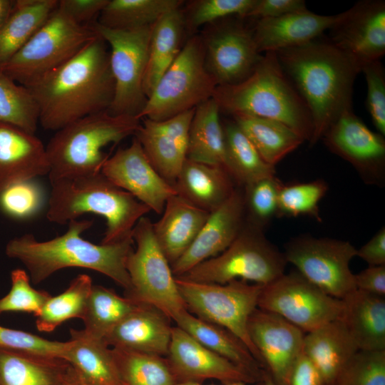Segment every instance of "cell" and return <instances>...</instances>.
Instances as JSON below:
<instances>
[{"label":"cell","instance_id":"obj_45","mask_svg":"<svg viewBox=\"0 0 385 385\" xmlns=\"http://www.w3.org/2000/svg\"><path fill=\"white\" fill-rule=\"evenodd\" d=\"M256 0H195L183 9L186 31L192 32L201 26L219 20L239 16L245 19Z\"/></svg>","mask_w":385,"mask_h":385},{"label":"cell","instance_id":"obj_1","mask_svg":"<svg viewBox=\"0 0 385 385\" xmlns=\"http://www.w3.org/2000/svg\"><path fill=\"white\" fill-rule=\"evenodd\" d=\"M107 48L98 34L71 58L28 87L44 129L57 131L88 115L108 111L114 80Z\"/></svg>","mask_w":385,"mask_h":385},{"label":"cell","instance_id":"obj_41","mask_svg":"<svg viewBox=\"0 0 385 385\" xmlns=\"http://www.w3.org/2000/svg\"><path fill=\"white\" fill-rule=\"evenodd\" d=\"M111 349L124 385H175L165 357Z\"/></svg>","mask_w":385,"mask_h":385},{"label":"cell","instance_id":"obj_11","mask_svg":"<svg viewBox=\"0 0 385 385\" xmlns=\"http://www.w3.org/2000/svg\"><path fill=\"white\" fill-rule=\"evenodd\" d=\"M186 309L195 317L221 326L240 339L264 369L247 330L250 317L258 307L263 285L232 280L226 284L195 282L175 277Z\"/></svg>","mask_w":385,"mask_h":385},{"label":"cell","instance_id":"obj_28","mask_svg":"<svg viewBox=\"0 0 385 385\" xmlns=\"http://www.w3.org/2000/svg\"><path fill=\"white\" fill-rule=\"evenodd\" d=\"M73 370L59 356L0 347V385H63Z\"/></svg>","mask_w":385,"mask_h":385},{"label":"cell","instance_id":"obj_55","mask_svg":"<svg viewBox=\"0 0 385 385\" xmlns=\"http://www.w3.org/2000/svg\"><path fill=\"white\" fill-rule=\"evenodd\" d=\"M356 257L369 266L385 265V227H381L366 243L356 249Z\"/></svg>","mask_w":385,"mask_h":385},{"label":"cell","instance_id":"obj_60","mask_svg":"<svg viewBox=\"0 0 385 385\" xmlns=\"http://www.w3.org/2000/svg\"><path fill=\"white\" fill-rule=\"evenodd\" d=\"M325 385H336L335 384H326Z\"/></svg>","mask_w":385,"mask_h":385},{"label":"cell","instance_id":"obj_19","mask_svg":"<svg viewBox=\"0 0 385 385\" xmlns=\"http://www.w3.org/2000/svg\"><path fill=\"white\" fill-rule=\"evenodd\" d=\"M101 173L158 215L167 200L177 194L175 186L154 168L135 137L128 147L119 148L107 159Z\"/></svg>","mask_w":385,"mask_h":385},{"label":"cell","instance_id":"obj_20","mask_svg":"<svg viewBox=\"0 0 385 385\" xmlns=\"http://www.w3.org/2000/svg\"><path fill=\"white\" fill-rule=\"evenodd\" d=\"M247 330L264 369L277 385H285L294 362L303 352L304 332L281 316L258 307L250 317Z\"/></svg>","mask_w":385,"mask_h":385},{"label":"cell","instance_id":"obj_48","mask_svg":"<svg viewBox=\"0 0 385 385\" xmlns=\"http://www.w3.org/2000/svg\"><path fill=\"white\" fill-rule=\"evenodd\" d=\"M11 281L10 291L0 299V314L22 312L36 316L51 296L46 291L32 287L30 277L24 270L11 271Z\"/></svg>","mask_w":385,"mask_h":385},{"label":"cell","instance_id":"obj_26","mask_svg":"<svg viewBox=\"0 0 385 385\" xmlns=\"http://www.w3.org/2000/svg\"><path fill=\"white\" fill-rule=\"evenodd\" d=\"M160 218L153 222L155 237L170 265L189 248L210 212L178 195L166 201Z\"/></svg>","mask_w":385,"mask_h":385},{"label":"cell","instance_id":"obj_47","mask_svg":"<svg viewBox=\"0 0 385 385\" xmlns=\"http://www.w3.org/2000/svg\"><path fill=\"white\" fill-rule=\"evenodd\" d=\"M44 192L34 179L11 184L0 192V210L16 220L29 218L41 209Z\"/></svg>","mask_w":385,"mask_h":385},{"label":"cell","instance_id":"obj_40","mask_svg":"<svg viewBox=\"0 0 385 385\" xmlns=\"http://www.w3.org/2000/svg\"><path fill=\"white\" fill-rule=\"evenodd\" d=\"M92 286L90 276L79 274L62 293L51 296L35 316L38 331L51 332L66 320L82 319Z\"/></svg>","mask_w":385,"mask_h":385},{"label":"cell","instance_id":"obj_12","mask_svg":"<svg viewBox=\"0 0 385 385\" xmlns=\"http://www.w3.org/2000/svg\"><path fill=\"white\" fill-rule=\"evenodd\" d=\"M91 26L110 48L114 95L108 112L137 117L147 101L143 79L152 26L130 30L111 29L97 22Z\"/></svg>","mask_w":385,"mask_h":385},{"label":"cell","instance_id":"obj_29","mask_svg":"<svg viewBox=\"0 0 385 385\" xmlns=\"http://www.w3.org/2000/svg\"><path fill=\"white\" fill-rule=\"evenodd\" d=\"M177 195L208 212L223 204L237 187L225 168L186 159L174 183Z\"/></svg>","mask_w":385,"mask_h":385},{"label":"cell","instance_id":"obj_23","mask_svg":"<svg viewBox=\"0 0 385 385\" xmlns=\"http://www.w3.org/2000/svg\"><path fill=\"white\" fill-rule=\"evenodd\" d=\"M342 14L320 15L306 9L257 19L252 29L257 50L260 53L277 52L307 44L329 30Z\"/></svg>","mask_w":385,"mask_h":385},{"label":"cell","instance_id":"obj_3","mask_svg":"<svg viewBox=\"0 0 385 385\" xmlns=\"http://www.w3.org/2000/svg\"><path fill=\"white\" fill-rule=\"evenodd\" d=\"M93 224L88 220H71L64 234L46 241L37 240L32 234L14 237L6 245V255L24 265L34 284H39L63 268L81 267L108 277L127 292L130 281L126 262L133 250V237L115 243L94 244L81 237Z\"/></svg>","mask_w":385,"mask_h":385},{"label":"cell","instance_id":"obj_4","mask_svg":"<svg viewBox=\"0 0 385 385\" xmlns=\"http://www.w3.org/2000/svg\"><path fill=\"white\" fill-rule=\"evenodd\" d=\"M212 98L220 110L230 115L245 114L279 121L312 140L310 112L283 71L276 52H266L252 73L243 81L217 86Z\"/></svg>","mask_w":385,"mask_h":385},{"label":"cell","instance_id":"obj_39","mask_svg":"<svg viewBox=\"0 0 385 385\" xmlns=\"http://www.w3.org/2000/svg\"><path fill=\"white\" fill-rule=\"evenodd\" d=\"M138 304L113 289L93 284L82 319L83 329L95 338L103 339Z\"/></svg>","mask_w":385,"mask_h":385},{"label":"cell","instance_id":"obj_22","mask_svg":"<svg viewBox=\"0 0 385 385\" xmlns=\"http://www.w3.org/2000/svg\"><path fill=\"white\" fill-rule=\"evenodd\" d=\"M195 109L163 120L143 118L134 135L154 168L173 185L187 159Z\"/></svg>","mask_w":385,"mask_h":385},{"label":"cell","instance_id":"obj_49","mask_svg":"<svg viewBox=\"0 0 385 385\" xmlns=\"http://www.w3.org/2000/svg\"><path fill=\"white\" fill-rule=\"evenodd\" d=\"M367 83L366 107L379 133L385 135V73L381 60L364 64L361 70Z\"/></svg>","mask_w":385,"mask_h":385},{"label":"cell","instance_id":"obj_57","mask_svg":"<svg viewBox=\"0 0 385 385\" xmlns=\"http://www.w3.org/2000/svg\"><path fill=\"white\" fill-rule=\"evenodd\" d=\"M63 385H86L79 378L76 371L73 370L72 373Z\"/></svg>","mask_w":385,"mask_h":385},{"label":"cell","instance_id":"obj_44","mask_svg":"<svg viewBox=\"0 0 385 385\" xmlns=\"http://www.w3.org/2000/svg\"><path fill=\"white\" fill-rule=\"evenodd\" d=\"M328 190L323 180L282 185L278 197L277 217L309 216L320 222L319 204Z\"/></svg>","mask_w":385,"mask_h":385},{"label":"cell","instance_id":"obj_13","mask_svg":"<svg viewBox=\"0 0 385 385\" xmlns=\"http://www.w3.org/2000/svg\"><path fill=\"white\" fill-rule=\"evenodd\" d=\"M283 253L304 278L335 298L356 289L350 269L356 248L349 241L302 235L287 242Z\"/></svg>","mask_w":385,"mask_h":385},{"label":"cell","instance_id":"obj_8","mask_svg":"<svg viewBox=\"0 0 385 385\" xmlns=\"http://www.w3.org/2000/svg\"><path fill=\"white\" fill-rule=\"evenodd\" d=\"M98 36L58 6L28 42L0 70L26 88L55 70Z\"/></svg>","mask_w":385,"mask_h":385},{"label":"cell","instance_id":"obj_30","mask_svg":"<svg viewBox=\"0 0 385 385\" xmlns=\"http://www.w3.org/2000/svg\"><path fill=\"white\" fill-rule=\"evenodd\" d=\"M66 359L86 385H124L112 349L83 329H70Z\"/></svg>","mask_w":385,"mask_h":385},{"label":"cell","instance_id":"obj_46","mask_svg":"<svg viewBox=\"0 0 385 385\" xmlns=\"http://www.w3.org/2000/svg\"><path fill=\"white\" fill-rule=\"evenodd\" d=\"M336 385H385V350H357L339 373Z\"/></svg>","mask_w":385,"mask_h":385},{"label":"cell","instance_id":"obj_7","mask_svg":"<svg viewBox=\"0 0 385 385\" xmlns=\"http://www.w3.org/2000/svg\"><path fill=\"white\" fill-rule=\"evenodd\" d=\"M287 265L283 252L266 237L264 230L245 220L226 250L181 277L205 283L242 280L265 286L282 275Z\"/></svg>","mask_w":385,"mask_h":385},{"label":"cell","instance_id":"obj_54","mask_svg":"<svg viewBox=\"0 0 385 385\" xmlns=\"http://www.w3.org/2000/svg\"><path fill=\"white\" fill-rule=\"evenodd\" d=\"M357 289L369 294L384 297L385 265L369 266L357 274H354Z\"/></svg>","mask_w":385,"mask_h":385},{"label":"cell","instance_id":"obj_21","mask_svg":"<svg viewBox=\"0 0 385 385\" xmlns=\"http://www.w3.org/2000/svg\"><path fill=\"white\" fill-rule=\"evenodd\" d=\"M245 223L243 190L237 186L223 204L210 212L191 245L171 265L173 275L181 277L201 262L222 252L237 237Z\"/></svg>","mask_w":385,"mask_h":385},{"label":"cell","instance_id":"obj_17","mask_svg":"<svg viewBox=\"0 0 385 385\" xmlns=\"http://www.w3.org/2000/svg\"><path fill=\"white\" fill-rule=\"evenodd\" d=\"M175 384L215 379L222 384L259 381L250 372L202 345L188 333L173 327L165 356Z\"/></svg>","mask_w":385,"mask_h":385},{"label":"cell","instance_id":"obj_59","mask_svg":"<svg viewBox=\"0 0 385 385\" xmlns=\"http://www.w3.org/2000/svg\"><path fill=\"white\" fill-rule=\"evenodd\" d=\"M262 381H263L264 385H277L274 382L270 374L266 370H264L263 371Z\"/></svg>","mask_w":385,"mask_h":385},{"label":"cell","instance_id":"obj_51","mask_svg":"<svg viewBox=\"0 0 385 385\" xmlns=\"http://www.w3.org/2000/svg\"><path fill=\"white\" fill-rule=\"evenodd\" d=\"M306 9V3L303 0H256L246 18H277Z\"/></svg>","mask_w":385,"mask_h":385},{"label":"cell","instance_id":"obj_52","mask_svg":"<svg viewBox=\"0 0 385 385\" xmlns=\"http://www.w3.org/2000/svg\"><path fill=\"white\" fill-rule=\"evenodd\" d=\"M108 0H60L58 7L81 25L99 15Z\"/></svg>","mask_w":385,"mask_h":385},{"label":"cell","instance_id":"obj_35","mask_svg":"<svg viewBox=\"0 0 385 385\" xmlns=\"http://www.w3.org/2000/svg\"><path fill=\"white\" fill-rule=\"evenodd\" d=\"M231 116L262 158L271 166L275 167L304 142L301 136L279 121L245 114Z\"/></svg>","mask_w":385,"mask_h":385},{"label":"cell","instance_id":"obj_43","mask_svg":"<svg viewBox=\"0 0 385 385\" xmlns=\"http://www.w3.org/2000/svg\"><path fill=\"white\" fill-rule=\"evenodd\" d=\"M282 185L274 175L242 187L247 222L264 230L277 217L278 197Z\"/></svg>","mask_w":385,"mask_h":385},{"label":"cell","instance_id":"obj_5","mask_svg":"<svg viewBox=\"0 0 385 385\" xmlns=\"http://www.w3.org/2000/svg\"><path fill=\"white\" fill-rule=\"evenodd\" d=\"M51 184L46 212L48 221L63 225L86 213L102 216L106 226L102 244L132 237L137 222L150 211L101 172L61 178Z\"/></svg>","mask_w":385,"mask_h":385},{"label":"cell","instance_id":"obj_42","mask_svg":"<svg viewBox=\"0 0 385 385\" xmlns=\"http://www.w3.org/2000/svg\"><path fill=\"white\" fill-rule=\"evenodd\" d=\"M0 123L35 134L39 123L37 103L31 91L0 70Z\"/></svg>","mask_w":385,"mask_h":385},{"label":"cell","instance_id":"obj_10","mask_svg":"<svg viewBox=\"0 0 385 385\" xmlns=\"http://www.w3.org/2000/svg\"><path fill=\"white\" fill-rule=\"evenodd\" d=\"M136 247L128 257L130 287L125 297L137 304L152 306L174 321L186 309L171 265L153 233V222L141 217L132 231Z\"/></svg>","mask_w":385,"mask_h":385},{"label":"cell","instance_id":"obj_2","mask_svg":"<svg viewBox=\"0 0 385 385\" xmlns=\"http://www.w3.org/2000/svg\"><path fill=\"white\" fill-rule=\"evenodd\" d=\"M319 38L276 52L283 71L310 112L312 145L343 112L352 108L353 86L361 72L353 60L329 39Z\"/></svg>","mask_w":385,"mask_h":385},{"label":"cell","instance_id":"obj_53","mask_svg":"<svg viewBox=\"0 0 385 385\" xmlns=\"http://www.w3.org/2000/svg\"><path fill=\"white\" fill-rule=\"evenodd\" d=\"M313 361L302 352L294 362L285 385H325Z\"/></svg>","mask_w":385,"mask_h":385},{"label":"cell","instance_id":"obj_58","mask_svg":"<svg viewBox=\"0 0 385 385\" xmlns=\"http://www.w3.org/2000/svg\"><path fill=\"white\" fill-rule=\"evenodd\" d=\"M175 385H205L202 383H183V384H177ZM210 385H217V384H210ZM220 385H264L263 381L255 383V384H245V383H231V384H222Z\"/></svg>","mask_w":385,"mask_h":385},{"label":"cell","instance_id":"obj_34","mask_svg":"<svg viewBox=\"0 0 385 385\" xmlns=\"http://www.w3.org/2000/svg\"><path fill=\"white\" fill-rule=\"evenodd\" d=\"M220 114L212 98L195 108L189 130L188 159L224 168L225 139Z\"/></svg>","mask_w":385,"mask_h":385},{"label":"cell","instance_id":"obj_24","mask_svg":"<svg viewBox=\"0 0 385 385\" xmlns=\"http://www.w3.org/2000/svg\"><path fill=\"white\" fill-rule=\"evenodd\" d=\"M170 321L158 309L138 304L103 340L113 349L165 357L172 334Z\"/></svg>","mask_w":385,"mask_h":385},{"label":"cell","instance_id":"obj_18","mask_svg":"<svg viewBox=\"0 0 385 385\" xmlns=\"http://www.w3.org/2000/svg\"><path fill=\"white\" fill-rule=\"evenodd\" d=\"M331 42L361 70L385 53V1L364 0L343 12L329 29Z\"/></svg>","mask_w":385,"mask_h":385},{"label":"cell","instance_id":"obj_37","mask_svg":"<svg viewBox=\"0 0 385 385\" xmlns=\"http://www.w3.org/2000/svg\"><path fill=\"white\" fill-rule=\"evenodd\" d=\"M222 123L225 165L236 185L244 187L258 180L275 175V167L267 164L247 135L232 120Z\"/></svg>","mask_w":385,"mask_h":385},{"label":"cell","instance_id":"obj_32","mask_svg":"<svg viewBox=\"0 0 385 385\" xmlns=\"http://www.w3.org/2000/svg\"><path fill=\"white\" fill-rule=\"evenodd\" d=\"M181 328L204 346L246 369L262 380L264 369L246 344L227 329L202 320L187 309L174 319Z\"/></svg>","mask_w":385,"mask_h":385},{"label":"cell","instance_id":"obj_16","mask_svg":"<svg viewBox=\"0 0 385 385\" xmlns=\"http://www.w3.org/2000/svg\"><path fill=\"white\" fill-rule=\"evenodd\" d=\"M329 150L349 162L364 183L385 181V139L371 130L352 108L343 112L321 138Z\"/></svg>","mask_w":385,"mask_h":385},{"label":"cell","instance_id":"obj_15","mask_svg":"<svg viewBox=\"0 0 385 385\" xmlns=\"http://www.w3.org/2000/svg\"><path fill=\"white\" fill-rule=\"evenodd\" d=\"M242 18L231 16L210 24L201 35L205 66L217 86L239 83L252 73L262 58L252 29Z\"/></svg>","mask_w":385,"mask_h":385},{"label":"cell","instance_id":"obj_9","mask_svg":"<svg viewBox=\"0 0 385 385\" xmlns=\"http://www.w3.org/2000/svg\"><path fill=\"white\" fill-rule=\"evenodd\" d=\"M217 86L205 66L202 38L192 36L161 76L137 118L163 120L194 109L212 98Z\"/></svg>","mask_w":385,"mask_h":385},{"label":"cell","instance_id":"obj_38","mask_svg":"<svg viewBox=\"0 0 385 385\" xmlns=\"http://www.w3.org/2000/svg\"><path fill=\"white\" fill-rule=\"evenodd\" d=\"M181 0H108L97 23L116 30L152 26L165 14L180 8Z\"/></svg>","mask_w":385,"mask_h":385},{"label":"cell","instance_id":"obj_33","mask_svg":"<svg viewBox=\"0 0 385 385\" xmlns=\"http://www.w3.org/2000/svg\"><path fill=\"white\" fill-rule=\"evenodd\" d=\"M185 32L182 8L165 14L152 25L143 79V91L147 98L181 51Z\"/></svg>","mask_w":385,"mask_h":385},{"label":"cell","instance_id":"obj_6","mask_svg":"<svg viewBox=\"0 0 385 385\" xmlns=\"http://www.w3.org/2000/svg\"><path fill=\"white\" fill-rule=\"evenodd\" d=\"M140 120L108 111L88 115L56 131L46 146L50 182L101 172L105 148L134 135Z\"/></svg>","mask_w":385,"mask_h":385},{"label":"cell","instance_id":"obj_36","mask_svg":"<svg viewBox=\"0 0 385 385\" xmlns=\"http://www.w3.org/2000/svg\"><path fill=\"white\" fill-rule=\"evenodd\" d=\"M58 3V0H16L14 11L0 29V68L46 22Z\"/></svg>","mask_w":385,"mask_h":385},{"label":"cell","instance_id":"obj_56","mask_svg":"<svg viewBox=\"0 0 385 385\" xmlns=\"http://www.w3.org/2000/svg\"><path fill=\"white\" fill-rule=\"evenodd\" d=\"M16 0H0V29L14 11Z\"/></svg>","mask_w":385,"mask_h":385},{"label":"cell","instance_id":"obj_14","mask_svg":"<svg viewBox=\"0 0 385 385\" xmlns=\"http://www.w3.org/2000/svg\"><path fill=\"white\" fill-rule=\"evenodd\" d=\"M342 299L311 283L297 270L284 273L263 286L258 308L277 314L304 332L338 319Z\"/></svg>","mask_w":385,"mask_h":385},{"label":"cell","instance_id":"obj_27","mask_svg":"<svg viewBox=\"0 0 385 385\" xmlns=\"http://www.w3.org/2000/svg\"><path fill=\"white\" fill-rule=\"evenodd\" d=\"M339 320L358 349L385 350V299L356 289L343 299Z\"/></svg>","mask_w":385,"mask_h":385},{"label":"cell","instance_id":"obj_25","mask_svg":"<svg viewBox=\"0 0 385 385\" xmlns=\"http://www.w3.org/2000/svg\"><path fill=\"white\" fill-rule=\"evenodd\" d=\"M46 146L35 134L0 123V192L16 182L48 175Z\"/></svg>","mask_w":385,"mask_h":385},{"label":"cell","instance_id":"obj_31","mask_svg":"<svg viewBox=\"0 0 385 385\" xmlns=\"http://www.w3.org/2000/svg\"><path fill=\"white\" fill-rule=\"evenodd\" d=\"M357 350L339 319L304 334L303 352L317 367L325 384L334 383L343 366Z\"/></svg>","mask_w":385,"mask_h":385},{"label":"cell","instance_id":"obj_50","mask_svg":"<svg viewBox=\"0 0 385 385\" xmlns=\"http://www.w3.org/2000/svg\"><path fill=\"white\" fill-rule=\"evenodd\" d=\"M68 344V341L48 340L24 331L0 326V347L2 348L63 358Z\"/></svg>","mask_w":385,"mask_h":385}]
</instances>
